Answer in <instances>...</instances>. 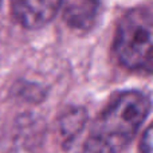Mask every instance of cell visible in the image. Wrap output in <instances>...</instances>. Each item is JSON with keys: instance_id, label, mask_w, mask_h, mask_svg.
<instances>
[{"instance_id": "obj_1", "label": "cell", "mask_w": 153, "mask_h": 153, "mask_svg": "<svg viewBox=\"0 0 153 153\" xmlns=\"http://www.w3.org/2000/svg\"><path fill=\"white\" fill-rule=\"evenodd\" d=\"M151 100L144 93L128 90L110 101L98 118L94 136L108 141L114 149L132 141L151 111Z\"/></svg>"}, {"instance_id": "obj_2", "label": "cell", "mask_w": 153, "mask_h": 153, "mask_svg": "<svg viewBox=\"0 0 153 153\" xmlns=\"http://www.w3.org/2000/svg\"><path fill=\"white\" fill-rule=\"evenodd\" d=\"M114 51L129 70L153 74V11L136 8L121 19Z\"/></svg>"}, {"instance_id": "obj_3", "label": "cell", "mask_w": 153, "mask_h": 153, "mask_svg": "<svg viewBox=\"0 0 153 153\" xmlns=\"http://www.w3.org/2000/svg\"><path fill=\"white\" fill-rule=\"evenodd\" d=\"M62 0H12L15 18L26 28H40L54 19Z\"/></svg>"}, {"instance_id": "obj_4", "label": "cell", "mask_w": 153, "mask_h": 153, "mask_svg": "<svg viewBox=\"0 0 153 153\" xmlns=\"http://www.w3.org/2000/svg\"><path fill=\"white\" fill-rule=\"evenodd\" d=\"M61 8L69 26L86 31L95 23L100 11V0H62Z\"/></svg>"}, {"instance_id": "obj_5", "label": "cell", "mask_w": 153, "mask_h": 153, "mask_svg": "<svg viewBox=\"0 0 153 153\" xmlns=\"http://www.w3.org/2000/svg\"><path fill=\"white\" fill-rule=\"evenodd\" d=\"M85 122H86V114H85V111L82 109L70 110L62 118V122H61V130L65 140L71 141L82 130Z\"/></svg>"}, {"instance_id": "obj_6", "label": "cell", "mask_w": 153, "mask_h": 153, "mask_svg": "<svg viewBox=\"0 0 153 153\" xmlns=\"http://www.w3.org/2000/svg\"><path fill=\"white\" fill-rule=\"evenodd\" d=\"M81 153H116V149L103 138L93 136L86 141Z\"/></svg>"}, {"instance_id": "obj_7", "label": "cell", "mask_w": 153, "mask_h": 153, "mask_svg": "<svg viewBox=\"0 0 153 153\" xmlns=\"http://www.w3.org/2000/svg\"><path fill=\"white\" fill-rule=\"evenodd\" d=\"M141 153H153V124L145 130L143 136Z\"/></svg>"}]
</instances>
